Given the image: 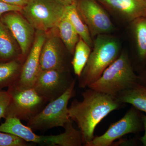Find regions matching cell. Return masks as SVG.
Listing matches in <instances>:
<instances>
[{
	"mask_svg": "<svg viewBox=\"0 0 146 146\" xmlns=\"http://www.w3.org/2000/svg\"><path fill=\"white\" fill-rule=\"evenodd\" d=\"M83 100H74L68 108L71 120L76 123L86 145L94 137L95 128L110 112L118 109L121 103L115 96L89 88L82 94Z\"/></svg>",
	"mask_w": 146,
	"mask_h": 146,
	"instance_id": "obj_1",
	"label": "cell"
},
{
	"mask_svg": "<svg viewBox=\"0 0 146 146\" xmlns=\"http://www.w3.org/2000/svg\"><path fill=\"white\" fill-rule=\"evenodd\" d=\"M93 48L87 63L79 77L80 88L88 87L98 80L120 55L119 43L116 38L107 34L96 36Z\"/></svg>",
	"mask_w": 146,
	"mask_h": 146,
	"instance_id": "obj_2",
	"label": "cell"
},
{
	"mask_svg": "<svg viewBox=\"0 0 146 146\" xmlns=\"http://www.w3.org/2000/svg\"><path fill=\"white\" fill-rule=\"evenodd\" d=\"M137 79L127 53L123 52L100 78L88 87L115 96L137 84Z\"/></svg>",
	"mask_w": 146,
	"mask_h": 146,
	"instance_id": "obj_3",
	"label": "cell"
},
{
	"mask_svg": "<svg viewBox=\"0 0 146 146\" xmlns=\"http://www.w3.org/2000/svg\"><path fill=\"white\" fill-rule=\"evenodd\" d=\"M75 84V80L62 96L48 103L38 114L28 121L27 125L33 131L42 132L54 127H64L72 120L69 116L68 104L74 96Z\"/></svg>",
	"mask_w": 146,
	"mask_h": 146,
	"instance_id": "obj_4",
	"label": "cell"
},
{
	"mask_svg": "<svg viewBox=\"0 0 146 146\" xmlns=\"http://www.w3.org/2000/svg\"><path fill=\"white\" fill-rule=\"evenodd\" d=\"M11 97L6 118L13 117L27 121L39 113L49 102L33 87L24 88L16 84L8 87Z\"/></svg>",
	"mask_w": 146,
	"mask_h": 146,
	"instance_id": "obj_5",
	"label": "cell"
},
{
	"mask_svg": "<svg viewBox=\"0 0 146 146\" xmlns=\"http://www.w3.org/2000/svg\"><path fill=\"white\" fill-rule=\"evenodd\" d=\"M65 11L56 0H29L21 13L36 30L46 33L56 28Z\"/></svg>",
	"mask_w": 146,
	"mask_h": 146,
	"instance_id": "obj_6",
	"label": "cell"
},
{
	"mask_svg": "<svg viewBox=\"0 0 146 146\" xmlns=\"http://www.w3.org/2000/svg\"><path fill=\"white\" fill-rule=\"evenodd\" d=\"M74 80L68 75L66 70L54 69L40 70L33 88L49 102L62 96Z\"/></svg>",
	"mask_w": 146,
	"mask_h": 146,
	"instance_id": "obj_7",
	"label": "cell"
},
{
	"mask_svg": "<svg viewBox=\"0 0 146 146\" xmlns=\"http://www.w3.org/2000/svg\"><path fill=\"white\" fill-rule=\"evenodd\" d=\"M80 15L85 22L91 37L107 34L114 27L107 12L96 0L76 1Z\"/></svg>",
	"mask_w": 146,
	"mask_h": 146,
	"instance_id": "obj_8",
	"label": "cell"
},
{
	"mask_svg": "<svg viewBox=\"0 0 146 146\" xmlns=\"http://www.w3.org/2000/svg\"><path fill=\"white\" fill-rule=\"evenodd\" d=\"M141 118L136 109L131 108L123 118L111 125L103 135L94 137L85 146H109L122 136L138 131L141 127Z\"/></svg>",
	"mask_w": 146,
	"mask_h": 146,
	"instance_id": "obj_9",
	"label": "cell"
},
{
	"mask_svg": "<svg viewBox=\"0 0 146 146\" xmlns=\"http://www.w3.org/2000/svg\"><path fill=\"white\" fill-rule=\"evenodd\" d=\"M46 37V32L36 30L32 46L22 65L19 78L15 83L18 86L24 88L33 87L40 71V55Z\"/></svg>",
	"mask_w": 146,
	"mask_h": 146,
	"instance_id": "obj_10",
	"label": "cell"
},
{
	"mask_svg": "<svg viewBox=\"0 0 146 146\" xmlns=\"http://www.w3.org/2000/svg\"><path fill=\"white\" fill-rule=\"evenodd\" d=\"M18 11L8 12L1 18L18 43L23 57L26 56L34 39L35 29Z\"/></svg>",
	"mask_w": 146,
	"mask_h": 146,
	"instance_id": "obj_11",
	"label": "cell"
},
{
	"mask_svg": "<svg viewBox=\"0 0 146 146\" xmlns=\"http://www.w3.org/2000/svg\"><path fill=\"white\" fill-rule=\"evenodd\" d=\"M59 69L67 70L66 61L59 37L54 34L47 36L41 50L40 70Z\"/></svg>",
	"mask_w": 146,
	"mask_h": 146,
	"instance_id": "obj_12",
	"label": "cell"
},
{
	"mask_svg": "<svg viewBox=\"0 0 146 146\" xmlns=\"http://www.w3.org/2000/svg\"><path fill=\"white\" fill-rule=\"evenodd\" d=\"M4 122L0 125V131L18 136L27 142H32L44 145L54 146L56 138L55 135L39 136L27 125L22 123L21 120L13 117L5 118Z\"/></svg>",
	"mask_w": 146,
	"mask_h": 146,
	"instance_id": "obj_13",
	"label": "cell"
},
{
	"mask_svg": "<svg viewBox=\"0 0 146 146\" xmlns=\"http://www.w3.org/2000/svg\"><path fill=\"white\" fill-rule=\"evenodd\" d=\"M100 3L127 21L146 17V0H98Z\"/></svg>",
	"mask_w": 146,
	"mask_h": 146,
	"instance_id": "obj_14",
	"label": "cell"
},
{
	"mask_svg": "<svg viewBox=\"0 0 146 146\" xmlns=\"http://www.w3.org/2000/svg\"><path fill=\"white\" fill-rule=\"evenodd\" d=\"M115 97L120 103L129 104L146 113V87L136 84Z\"/></svg>",
	"mask_w": 146,
	"mask_h": 146,
	"instance_id": "obj_15",
	"label": "cell"
},
{
	"mask_svg": "<svg viewBox=\"0 0 146 146\" xmlns=\"http://www.w3.org/2000/svg\"><path fill=\"white\" fill-rule=\"evenodd\" d=\"M65 14L80 37L89 46L93 48L94 41L92 40L89 28L79 13L76 1L65 6Z\"/></svg>",
	"mask_w": 146,
	"mask_h": 146,
	"instance_id": "obj_16",
	"label": "cell"
},
{
	"mask_svg": "<svg viewBox=\"0 0 146 146\" xmlns=\"http://www.w3.org/2000/svg\"><path fill=\"white\" fill-rule=\"evenodd\" d=\"M56 28L59 37L67 50L71 54H74L76 45L80 37L66 16L65 11V14L60 19Z\"/></svg>",
	"mask_w": 146,
	"mask_h": 146,
	"instance_id": "obj_17",
	"label": "cell"
},
{
	"mask_svg": "<svg viewBox=\"0 0 146 146\" xmlns=\"http://www.w3.org/2000/svg\"><path fill=\"white\" fill-rule=\"evenodd\" d=\"M12 35L0 21V59L8 61L16 60L18 54Z\"/></svg>",
	"mask_w": 146,
	"mask_h": 146,
	"instance_id": "obj_18",
	"label": "cell"
},
{
	"mask_svg": "<svg viewBox=\"0 0 146 146\" xmlns=\"http://www.w3.org/2000/svg\"><path fill=\"white\" fill-rule=\"evenodd\" d=\"M22 66L17 59L0 63V90L16 83Z\"/></svg>",
	"mask_w": 146,
	"mask_h": 146,
	"instance_id": "obj_19",
	"label": "cell"
},
{
	"mask_svg": "<svg viewBox=\"0 0 146 146\" xmlns=\"http://www.w3.org/2000/svg\"><path fill=\"white\" fill-rule=\"evenodd\" d=\"M91 48L80 37L76 45L74 57L72 61L74 72L78 77L81 75L89 59L91 52Z\"/></svg>",
	"mask_w": 146,
	"mask_h": 146,
	"instance_id": "obj_20",
	"label": "cell"
},
{
	"mask_svg": "<svg viewBox=\"0 0 146 146\" xmlns=\"http://www.w3.org/2000/svg\"><path fill=\"white\" fill-rule=\"evenodd\" d=\"M133 30L139 56L146 58V17L133 21Z\"/></svg>",
	"mask_w": 146,
	"mask_h": 146,
	"instance_id": "obj_21",
	"label": "cell"
},
{
	"mask_svg": "<svg viewBox=\"0 0 146 146\" xmlns=\"http://www.w3.org/2000/svg\"><path fill=\"white\" fill-rule=\"evenodd\" d=\"M27 142L18 136L0 131V146H27Z\"/></svg>",
	"mask_w": 146,
	"mask_h": 146,
	"instance_id": "obj_22",
	"label": "cell"
},
{
	"mask_svg": "<svg viewBox=\"0 0 146 146\" xmlns=\"http://www.w3.org/2000/svg\"><path fill=\"white\" fill-rule=\"evenodd\" d=\"M10 101L11 97L7 91L0 90V121L2 118L5 119Z\"/></svg>",
	"mask_w": 146,
	"mask_h": 146,
	"instance_id": "obj_23",
	"label": "cell"
},
{
	"mask_svg": "<svg viewBox=\"0 0 146 146\" xmlns=\"http://www.w3.org/2000/svg\"><path fill=\"white\" fill-rule=\"evenodd\" d=\"M23 7L18 6L11 5L0 1V18L3 14L12 11L21 12Z\"/></svg>",
	"mask_w": 146,
	"mask_h": 146,
	"instance_id": "obj_24",
	"label": "cell"
},
{
	"mask_svg": "<svg viewBox=\"0 0 146 146\" xmlns=\"http://www.w3.org/2000/svg\"><path fill=\"white\" fill-rule=\"evenodd\" d=\"M29 0H0L1 1L8 4L24 7L26 5Z\"/></svg>",
	"mask_w": 146,
	"mask_h": 146,
	"instance_id": "obj_25",
	"label": "cell"
},
{
	"mask_svg": "<svg viewBox=\"0 0 146 146\" xmlns=\"http://www.w3.org/2000/svg\"><path fill=\"white\" fill-rule=\"evenodd\" d=\"M141 119L142 122L144 125V128L145 129V133L143 136L141 138V141L144 146H146V116L142 115L141 116Z\"/></svg>",
	"mask_w": 146,
	"mask_h": 146,
	"instance_id": "obj_26",
	"label": "cell"
},
{
	"mask_svg": "<svg viewBox=\"0 0 146 146\" xmlns=\"http://www.w3.org/2000/svg\"><path fill=\"white\" fill-rule=\"evenodd\" d=\"M65 6H67L74 3L76 0H56Z\"/></svg>",
	"mask_w": 146,
	"mask_h": 146,
	"instance_id": "obj_27",
	"label": "cell"
}]
</instances>
